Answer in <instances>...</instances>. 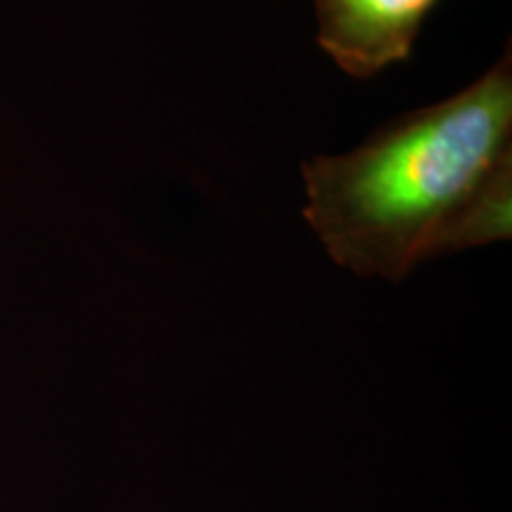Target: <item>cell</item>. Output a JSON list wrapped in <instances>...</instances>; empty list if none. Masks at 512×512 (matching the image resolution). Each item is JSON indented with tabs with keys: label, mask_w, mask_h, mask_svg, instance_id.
Segmentation results:
<instances>
[{
	"label": "cell",
	"mask_w": 512,
	"mask_h": 512,
	"mask_svg": "<svg viewBox=\"0 0 512 512\" xmlns=\"http://www.w3.org/2000/svg\"><path fill=\"white\" fill-rule=\"evenodd\" d=\"M304 219L337 266L403 280L444 252L510 238L512 67L304 164Z\"/></svg>",
	"instance_id": "obj_1"
},
{
	"label": "cell",
	"mask_w": 512,
	"mask_h": 512,
	"mask_svg": "<svg viewBox=\"0 0 512 512\" xmlns=\"http://www.w3.org/2000/svg\"><path fill=\"white\" fill-rule=\"evenodd\" d=\"M439 0H313L318 43L354 79H370L413 55Z\"/></svg>",
	"instance_id": "obj_2"
}]
</instances>
